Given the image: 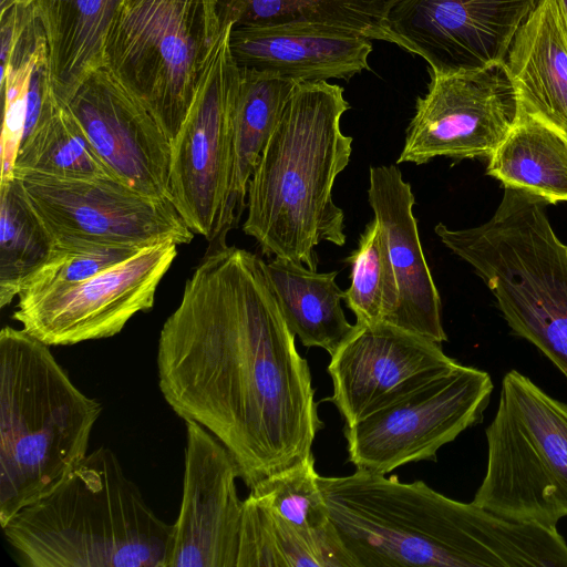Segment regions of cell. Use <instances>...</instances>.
<instances>
[{"mask_svg": "<svg viewBox=\"0 0 567 567\" xmlns=\"http://www.w3.org/2000/svg\"><path fill=\"white\" fill-rule=\"evenodd\" d=\"M266 262L215 244L186 281L157 347L172 410L215 435L251 488L312 453L323 422Z\"/></svg>", "mask_w": 567, "mask_h": 567, "instance_id": "cell-1", "label": "cell"}, {"mask_svg": "<svg viewBox=\"0 0 567 567\" xmlns=\"http://www.w3.org/2000/svg\"><path fill=\"white\" fill-rule=\"evenodd\" d=\"M318 482L353 567H567L557 528L507 519L423 481L357 470Z\"/></svg>", "mask_w": 567, "mask_h": 567, "instance_id": "cell-2", "label": "cell"}, {"mask_svg": "<svg viewBox=\"0 0 567 567\" xmlns=\"http://www.w3.org/2000/svg\"><path fill=\"white\" fill-rule=\"evenodd\" d=\"M349 107L338 84L295 87L248 184L243 229L262 254L317 270L321 241L344 245V214L332 188L352 153V137L341 131Z\"/></svg>", "mask_w": 567, "mask_h": 567, "instance_id": "cell-3", "label": "cell"}, {"mask_svg": "<svg viewBox=\"0 0 567 567\" xmlns=\"http://www.w3.org/2000/svg\"><path fill=\"white\" fill-rule=\"evenodd\" d=\"M2 529L29 567H165L173 524L101 446Z\"/></svg>", "mask_w": 567, "mask_h": 567, "instance_id": "cell-4", "label": "cell"}, {"mask_svg": "<svg viewBox=\"0 0 567 567\" xmlns=\"http://www.w3.org/2000/svg\"><path fill=\"white\" fill-rule=\"evenodd\" d=\"M102 411L27 331L0 332V525L53 489L89 453Z\"/></svg>", "mask_w": 567, "mask_h": 567, "instance_id": "cell-5", "label": "cell"}, {"mask_svg": "<svg viewBox=\"0 0 567 567\" xmlns=\"http://www.w3.org/2000/svg\"><path fill=\"white\" fill-rule=\"evenodd\" d=\"M545 207L526 198L499 209L468 237L462 259L486 284L512 331L567 379V246Z\"/></svg>", "mask_w": 567, "mask_h": 567, "instance_id": "cell-6", "label": "cell"}, {"mask_svg": "<svg viewBox=\"0 0 567 567\" xmlns=\"http://www.w3.org/2000/svg\"><path fill=\"white\" fill-rule=\"evenodd\" d=\"M485 433L486 471L472 502L507 519L557 528L567 517V403L511 370Z\"/></svg>", "mask_w": 567, "mask_h": 567, "instance_id": "cell-7", "label": "cell"}, {"mask_svg": "<svg viewBox=\"0 0 567 567\" xmlns=\"http://www.w3.org/2000/svg\"><path fill=\"white\" fill-rule=\"evenodd\" d=\"M220 31L217 0L121 2L104 66L153 114L171 144L189 113Z\"/></svg>", "mask_w": 567, "mask_h": 567, "instance_id": "cell-8", "label": "cell"}, {"mask_svg": "<svg viewBox=\"0 0 567 567\" xmlns=\"http://www.w3.org/2000/svg\"><path fill=\"white\" fill-rule=\"evenodd\" d=\"M233 27L221 25L189 113L172 143L171 199L190 230L214 244L225 243L236 224L229 212L231 122L240 69L229 44Z\"/></svg>", "mask_w": 567, "mask_h": 567, "instance_id": "cell-9", "label": "cell"}, {"mask_svg": "<svg viewBox=\"0 0 567 567\" xmlns=\"http://www.w3.org/2000/svg\"><path fill=\"white\" fill-rule=\"evenodd\" d=\"M493 391L491 375L458 363L450 372L343 426L348 461L357 470L386 475L420 461L480 423Z\"/></svg>", "mask_w": 567, "mask_h": 567, "instance_id": "cell-10", "label": "cell"}, {"mask_svg": "<svg viewBox=\"0 0 567 567\" xmlns=\"http://www.w3.org/2000/svg\"><path fill=\"white\" fill-rule=\"evenodd\" d=\"M19 177L54 239V249L86 245L189 244L194 233L171 199L143 194L113 176Z\"/></svg>", "mask_w": 567, "mask_h": 567, "instance_id": "cell-11", "label": "cell"}, {"mask_svg": "<svg viewBox=\"0 0 567 567\" xmlns=\"http://www.w3.org/2000/svg\"><path fill=\"white\" fill-rule=\"evenodd\" d=\"M177 246L154 244L84 281L19 297L12 318L50 347L113 337L135 315L153 308Z\"/></svg>", "mask_w": 567, "mask_h": 567, "instance_id": "cell-12", "label": "cell"}, {"mask_svg": "<svg viewBox=\"0 0 567 567\" xmlns=\"http://www.w3.org/2000/svg\"><path fill=\"white\" fill-rule=\"evenodd\" d=\"M430 74L427 91L416 100L396 163L421 165L440 156L489 158L518 112L506 62L472 71Z\"/></svg>", "mask_w": 567, "mask_h": 567, "instance_id": "cell-13", "label": "cell"}, {"mask_svg": "<svg viewBox=\"0 0 567 567\" xmlns=\"http://www.w3.org/2000/svg\"><path fill=\"white\" fill-rule=\"evenodd\" d=\"M539 0H399L389 42L450 74L506 62L520 27Z\"/></svg>", "mask_w": 567, "mask_h": 567, "instance_id": "cell-14", "label": "cell"}, {"mask_svg": "<svg viewBox=\"0 0 567 567\" xmlns=\"http://www.w3.org/2000/svg\"><path fill=\"white\" fill-rule=\"evenodd\" d=\"M441 343L388 322L361 324L330 355L334 404L351 426L453 370Z\"/></svg>", "mask_w": 567, "mask_h": 567, "instance_id": "cell-15", "label": "cell"}, {"mask_svg": "<svg viewBox=\"0 0 567 567\" xmlns=\"http://www.w3.org/2000/svg\"><path fill=\"white\" fill-rule=\"evenodd\" d=\"M185 426L182 501L165 567H236L244 503L237 463L203 425Z\"/></svg>", "mask_w": 567, "mask_h": 567, "instance_id": "cell-16", "label": "cell"}, {"mask_svg": "<svg viewBox=\"0 0 567 567\" xmlns=\"http://www.w3.org/2000/svg\"><path fill=\"white\" fill-rule=\"evenodd\" d=\"M65 105L115 178L143 194L171 199V141L107 68L89 74Z\"/></svg>", "mask_w": 567, "mask_h": 567, "instance_id": "cell-17", "label": "cell"}, {"mask_svg": "<svg viewBox=\"0 0 567 567\" xmlns=\"http://www.w3.org/2000/svg\"><path fill=\"white\" fill-rule=\"evenodd\" d=\"M371 41L339 27L293 22L233 27L229 44L239 68L302 83L349 80L369 69Z\"/></svg>", "mask_w": 567, "mask_h": 567, "instance_id": "cell-18", "label": "cell"}, {"mask_svg": "<svg viewBox=\"0 0 567 567\" xmlns=\"http://www.w3.org/2000/svg\"><path fill=\"white\" fill-rule=\"evenodd\" d=\"M368 200L384 230L399 286L391 324L442 343L441 300L419 237L414 195L396 165L371 166Z\"/></svg>", "mask_w": 567, "mask_h": 567, "instance_id": "cell-19", "label": "cell"}, {"mask_svg": "<svg viewBox=\"0 0 567 567\" xmlns=\"http://www.w3.org/2000/svg\"><path fill=\"white\" fill-rule=\"evenodd\" d=\"M518 109L567 136V33L556 0H539L506 58Z\"/></svg>", "mask_w": 567, "mask_h": 567, "instance_id": "cell-20", "label": "cell"}, {"mask_svg": "<svg viewBox=\"0 0 567 567\" xmlns=\"http://www.w3.org/2000/svg\"><path fill=\"white\" fill-rule=\"evenodd\" d=\"M122 0H31L45 34L49 74L65 104L84 79L104 66L105 44Z\"/></svg>", "mask_w": 567, "mask_h": 567, "instance_id": "cell-21", "label": "cell"}, {"mask_svg": "<svg viewBox=\"0 0 567 567\" xmlns=\"http://www.w3.org/2000/svg\"><path fill=\"white\" fill-rule=\"evenodd\" d=\"M266 271L284 319L307 348H321L330 355L353 332L343 312L338 271L318 272L305 264L275 257Z\"/></svg>", "mask_w": 567, "mask_h": 567, "instance_id": "cell-22", "label": "cell"}, {"mask_svg": "<svg viewBox=\"0 0 567 567\" xmlns=\"http://www.w3.org/2000/svg\"><path fill=\"white\" fill-rule=\"evenodd\" d=\"M487 174L505 188L547 204L567 202V136L518 109L512 128L488 158Z\"/></svg>", "mask_w": 567, "mask_h": 567, "instance_id": "cell-23", "label": "cell"}, {"mask_svg": "<svg viewBox=\"0 0 567 567\" xmlns=\"http://www.w3.org/2000/svg\"><path fill=\"white\" fill-rule=\"evenodd\" d=\"M240 69L231 122L229 212L235 223L246 206L249 179L299 82L274 73Z\"/></svg>", "mask_w": 567, "mask_h": 567, "instance_id": "cell-24", "label": "cell"}, {"mask_svg": "<svg viewBox=\"0 0 567 567\" xmlns=\"http://www.w3.org/2000/svg\"><path fill=\"white\" fill-rule=\"evenodd\" d=\"M236 567H353L339 537L303 533L249 496L243 503Z\"/></svg>", "mask_w": 567, "mask_h": 567, "instance_id": "cell-25", "label": "cell"}, {"mask_svg": "<svg viewBox=\"0 0 567 567\" xmlns=\"http://www.w3.org/2000/svg\"><path fill=\"white\" fill-rule=\"evenodd\" d=\"M399 0H217L220 24L315 22L389 42L388 19Z\"/></svg>", "mask_w": 567, "mask_h": 567, "instance_id": "cell-26", "label": "cell"}, {"mask_svg": "<svg viewBox=\"0 0 567 567\" xmlns=\"http://www.w3.org/2000/svg\"><path fill=\"white\" fill-rule=\"evenodd\" d=\"M49 228L30 203L19 177L0 183V307L54 251Z\"/></svg>", "mask_w": 567, "mask_h": 567, "instance_id": "cell-27", "label": "cell"}, {"mask_svg": "<svg viewBox=\"0 0 567 567\" xmlns=\"http://www.w3.org/2000/svg\"><path fill=\"white\" fill-rule=\"evenodd\" d=\"M24 174L60 178L113 176L65 104H60L22 141L14 176Z\"/></svg>", "mask_w": 567, "mask_h": 567, "instance_id": "cell-28", "label": "cell"}, {"mask_svg": "<svg viewBox=\"0 0 567 567\" xmlns=\"http://www.w3.org/2000/svg\"><path fill=\"white\" fill-rule=\"evenodd\" d=\"M346 261L351 265V284L343 300L357 323L390 322L399 306V286L384 230L375 218L367 224L358 248Z\"/></svg>", "mask_w": 567, "mask_h": 567, "instance_id": "cell-29", "label": "cell"}, {"mask_svg": "<svg viewBox=\"0 0 567 567\" xmlns=\"http://www.w3.org/2000/svg\"><path fill=\"white\" fill-rule=\"evenodd\" d=\"M318 478L311 453L260 480L250 488L248 496L303 533L336 537Z\"/></svg>", "mask_w": 567, "mask_h": 567, "instance_id": "cell-30", "label": "cell"}, {"mask_svg": "<svg viewBox=\"0 0 567 567\" xmlns=\"http://www.w3.org/2000/svg\"><path fill=\"white\" fill-rule=\"evenodd\" d=\"M45 51L48 44L42 25L35 17H30L17 34L9 58L1 64L4 103L0 183L14 178V163L24 134L31 75Z\"/></svg>", "mask_w": 567, "mask_h": 567, "instance_id": "cell-31", "label": "cell"}, {"mask_svg": "<svg viewBox=\"0 0 567 567\" xmlns=\"http://www.w3.org/2000/svg\"><path fill=\"white\" fill-rule=\"evenodd\" d=\"M145 247L86 245L54 249L50 259L23 284L18 297L74 285L128 259Z\"/></svg>", "mask_w": 567, "mask_h": 567, "instance_id": "cell-32", "label": "cell"}, {"mask_svg": "<svg viewBox=\"0 0 567 567\" xmlns=\"http://www.w3.org/2000/svg\"><path fill=\"white\" fill-rule=\"evenodd\" d=\"M31 0H1L0 1V9L6 10L12 6H30Z\"/></svg>", "mask_w": 567, "mask_h": 567, "instance_id": "cell-33", "label": "cell"}, {"mask_svg": "<svg viewBox=\"0 0 567 567\" xmlns=\"http://www.w3.org/2000/svg\"><path fill=\"white\" fill-rule=\"evenodd\" d=\"M567 33V0H556Z\"/></svg>", "mask_w": 567, "mask_h": 567, "instance_id": "cell-34", "label": "cell"}]
</instances>
